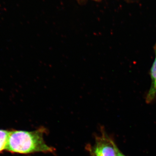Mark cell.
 Segmentation results:
<instances>
[{
  "label": "cell",
  "instance_id": "3957f363",
  "mask_svg": "<svg viewBox=\"0 0 156 156\" xmlns=\"http://www.w3.org/2000/svg\"><path fill=\"white\" fill-rule=\"evenodd\" d=\"M151 84V88L146 97V102L151 103L154 101L156 98V53L155 58L150 69V72Z\"/></svg>",
  "mask_w": 156,
  "mask_h": 156
},
{
  "label": "cell",
  "instance_id": "7a4b0ae2",
  "mask_svg": "<svg viewBox=\"0 0 156 156\" xmlns=\"http://www.w3.org/2000/svg\"><path fill=\"white\" fill-rule=\"evenodd\" d=\"M118 148L113 139L103 128L100 134L95 136L94 144L87 146L91 156H116Z\"/></svg>",
  "mask_w": 156,
  "mask_h": 156
},
{
  "label": "cell",
  "instance_id": "277c9868",
  "mask_svg": "<svg viewBox=\"0 0 156 156\" xmlns=\"http://www.w3.org/2000/svg\"><path fill=\"white\" fill-rule=\"evenodd\" d=\"M9 131L0 129V153L6 150L9 139Z\"/></svg>",
  "mask_w": 156,
  "mask_h": 156
},
{
  "label": "cell",
  "instance_id": "8992f818",
  "mask_svg": "<svg viewBox=\"0 0 156 156\" xmlns=\"http://www.w3.org/2000/svg\"><path fill=\"white\" fill-rule=\"evenodd\" d=\"M155 53H156V46L155 48Z\"/></svg>",
  "mask_w": 156,
  "mask_h": 156
},
{
  "label": "cell",
  "instance_id": "5b68a950",
  "mask_svg": "<svg viewBox=\"0 0 156 156\" xmlns=\"http://www.w3.org/2000/svg\"><path fill=\"white\" fill-rule=\"evenodd\" d=\"M116 156H126L124 154H123L121 151H120V150L118 148V150H117V155Z\"/></svg>",
  "mask_w": 156,
  "mask_h": 156
},
{
  "label": "cell",
  "instance_id": "6da1fadb",
  "mask_svg": "<svg viewBox=\"0 0 156 156\" xmlns=\"http://www.w3.org/2000/svg\"><path fill=\"white\" fill-rule=\"evenodd\" d=\"M47 132V129L44 127L33 131H9L6 150L12 153L23 154L53 153L55 149L48 146L44 139V135Z\"/></svg>",
  "mask_w": 156,
  "mask_h": 156
}]
</instances>
